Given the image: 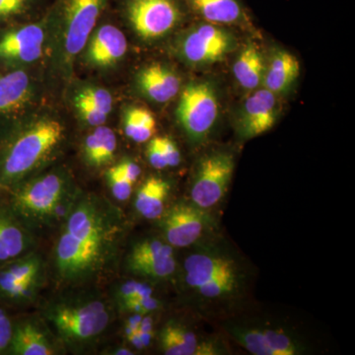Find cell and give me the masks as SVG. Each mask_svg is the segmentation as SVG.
Returning a JSON list of instances; mask_svg holds the SVG:
<instances>
[{
	"mask_svg": "<svg viewBox=\"0 0 355 355\" xmlns=\"http://www.w3.org/2000/svg\"><path fill=\"white\" fill-rule=\"evenodd\" d=\"M121 233V214L113 205L93 195L78 197L55 244L60 279L80 282L101 272L113 260Z\"/></svg>",
	"mask_w": 355,
	"mask_h": 355,
	"instance_id": "1",
	"label": "cell"
},
{
	"mask_svg": "<svg viewBox=\"0 0 355 355\" xmlns=\"http://www.w3.org/2000/svg\"><path fill=\"white\" fill-rule=\"evenodd\" d=\"M10 120L0 132V191H9L34 176L65 139L64 123L50 112Z\"/></svg>",
	"mask_w": 355,
	"mask_h": 355,
	"instance_id": "2",
	"label": "cell"
},
{
	"mask_svg": "<svg viewBox=\"0 0 355 355\" xmlns=\"http://www.w3.org/2000/svg\"><path fill=\"white\" fill-rule=\"evenodd\" d=\"M112 0H55L46 14L51 58L58 73L69 77L98 20Z\"/></svg>",
	"mask_w": 355,
	"mask_h": 355,
	"instance_id": "3",
	"label": "cell"
},
{
	"mask_svg": "<svg viewBox=\"0 0 355 355\" xmlns=\"http://www.w3.org/2000/svg\"><path fill=\"white\" fill-rule=\"evenodd\" d=\"M8 193L9 207L31 230L64 220L79 197L72 178L60 169L29 178Z\"/></svg>",
	"mask_w": 355,
	"mask_h": 355,
	"instance_id": "4",
	"label": "cell"
},
{
	"mask_svg": "<svg viewBox=\"0 0 355 355\" xmlns=\"http://www.w3.org/2000/svg\"><path fill=\"white\" fill-rule=\"evenodd\" d=\"M46 317L70 345L91 342L106 330L110 322L108 308L100 300L58 303L46 310Z\"/></svg>",
	"mask_w": 355,
	"mask_h": 355,
	"instance_id": "5",
	"label": "cell"
},
{
	"mask_svg": "<svg viewBox=\"0 0 355 355\" xmlns=\"http://www.w3.org/2000/svg\"><path fill=\"white\" fill-rule=\"evenodd\" d=\"M176 114L189 139L193 142L203 141L218 118V96L214 84L205 80L189 83L180 97Z\"/></svg>",
	"mask_w": 355,
	"mask_h": 355,
	"instance_id": "6",
	"label": "cell"
},
{
	"mask_svg": "<svg viewBox=\"0 0 355 355\" xmlns=\"http://www.w3.org/2000/svg\"><path fill=\"white\" fill-rule=\"evenodd\" d=\"M237 46L235 37L221 25L198 23L187 30L175 44L178 57L191 65L220 62Z\"/></svg>",
	"mask_w": 355,
	"mask_h": 355,
	"instance_id": "7",
	"label": "cell"
},
{
	"mask_svg": "<svg viewBox=\"0 0 355 355\" xmlns=\"http://www.w3.org/2000/svg\"><path fill=\"white\" fill-rule=\"evenodd\" d=\"M123 15L140 38L167 36L184 17L182 0H123Z\"/></svg>",
	"mask_w": 355,
	"mask_h": 355,
	"instance_id": "8",
	"label": "cell"
},
{
	"mask_svg": "<svg viewBox=\"0 0 355 355\" xmlns=\"http://www.w3.org/2000/svg\"><path fill=\"white\" fill-rule=\"evenodd\" d=\"M48 35L46 16L37 22L0 28V64L10 70L38 62L43 57Z\"/></svg>",
	"mask_w": 355,
	"mask_h": 355,
	"instance_id": "9",
	"label": "cell"
},
{
	"mask_svg": "<svg viewBox=\"0 0 355 355\" xmlns=\"http://www.w3.org/2000/svg\"><path fill=\"white\" fill-rule=\"evenodd\" d=\"M234 167V157L225 151L205 156L198 163L191 184V202L202 209L216 205L227 193Z\"/></svg>",
	"mask_w": 355,
	"mask_h": 355,
	"instance_id": "10",
	"label": "cell"
},
{
	"mask_svg": "<svg viewBox=\"0 0 355 355\" xmlns=\"http://www.w3.org/2000/svg\"><path fill=\"white\" fill-rule=\"evenodd\" d=\"M42 260L27 253L0 266V297L12 302L31 300L42 280Z\"/></svg>",
	"mask_w": 355,
	"mask_h": 355,
	"instance_id": "11",
	"label": "cell"
},
{
	"mask_svg": "<svg viewBox=\"0 0 355 355\" xmlns=\"http://www.w3.org/2000/svg\"><path fill=\"white\" fill-rule=\"evenodd\" d=\"M209 224V216L205 209L193 202H180L163 217L162 229L168 244L184 248L197 242Z\"/></svg>",
	"mask_w": 355,
	"mask_h": 355,
	"instance_id": "12",
	"label": "cell"
},
{
	"mask_svg": "<svg viewBox=\"0 0 355 355\" xmlns=\"http://www.w3.org/2000/svg\"><path fill=\"white\" fill-rule=\"evenodd\" d=\"M279 113L277 95L266 88L254 91L245 101L240 112L238 119L240 137L251 139L268 132L277 123Z\"/></svg>",
	"mask_w": 355,
	"mask_h": 355,
	"instance_id": "13",
	"label": "cell"
},
{
	"mask_svg": "<svg viewBox=\"0 0 355 355\" xmlns=\"http://www.w3.org/2000/svg\"><path fill=\"white\" fill-rule=\"evenodd\" d=\"M184 270L186 284L195 291L210 280L241 279L239 268L231 257L210 250L190 254L184 261Z\"/></svg>",
	"mask_w": 355,
	"mask_h": 355,
	"instance_id": "14",
	"label": "cell"
},
{
	"mask_svg": "<svg viewBox=\"0 0 355 355\" xmlns=\"http://www.w3.org/2000/svg\"><path fill=\"white\" fill-rule=\"evenodd\" d=\"M83 51L87 64L109 69L118 64L127 53V38L116 26L103 24L91 34Z\"/></svg>",
	"mask_w": 355,
	"mask_h": 355,
	"instance_id": "15",
	"label": "cell"
},
{
	"mask_svg": "<svg viewBox=\"0 0 355 355\" xmlns=\"http://www.w3.org/2000/svg\"><path fill=\"white\" fill-rule=\"evenodd\" d=\"M34 93V83L24 69L0 74V121L19 116L31 104Z\"/></svg>",
	"mask_w": 355,
	"mask_h": 355,
	"instance_id": "16",
	"label": "cell"
},
{
	"mask_svg": "<svg viewBox=\"0 0 355 355\" xmlns=\"http://www.w3.org/2000/svg\"><path fill=\"white\" fill-rule=\"evenodd\" d=\"M31 229L7 205H0V266L29 253Z\"/></svg>",
	"mask_w": 355,
	"mask_h": 355,
	"instance_id": "17",
	"label": "cell"
},
{
	"mask_svg": "<svg viewBox=\"0 0 355 355\" xmlns=\"http://www.w3.org/2000/svg\"><path fill=\"white\" fill-rule=\"evenodd\" d=\"M140 92L155 103L171 101L181 90V78L171 67L153 64L144 67L137 76Z\"/></svg>",
	"mask_w": 355,
	"mask_h": 355,
	"instance_id": "18",
	"label": "cell"
},
{
	"mask_svg": "<svg viewBox=\"0 0 355 355\" xmlns=\"http://www.w3.org/2000/svg\"><path fill=\"white\" fill-rule=\"evenodd\" d=\"M299 74L300 64L295 55L287 51L277 50L266 65L263 84L273 94H284L295 83Z\"/></svg>",
	"mask_w": 355,
	"mask_h": 355,
	"instance_id": "19",
	"label": "cell"
},
{
	"mask_svg": "<svg viewBox=\"0 0 355 355\" xmlns=\"http://www.w3.org/2000/svg\"><path fill=\"white\" fill-rule=\"evenodd\" d=\"M207 22L217 25L242 24L248 16L240 0H183Z\"/></svg>",
	"mask_w": 355,
	"mask_h": 355,
	"instance_id": "20",
	"label": "cell"
},
{
	"mask_svg": "<svg viewBox=\"0 0 355 355\" xmlns=\"http://www.w3.org/2000/svg\"><path fill=\"white\" fill-rule=\"evenodd\" d=\"M7 354L13 355H53L57 354L53 345L43 331L32 322L13 324Z\"/></svg>",
	"mask_w": 355,
	"mask_h": 355,
	"instance_id": "21",
	"label": "cell"
},
{
	"mask_svg": "<svg viewBox=\"0 0 355 355\" xmlns=\"http://www.w3.org/2000/svg\"><path fill=\"white\" fill-rule=\"evenodd\" d=\"M265 71V60L258 46L253 43L245 44L233 65L237 83L246 90H254L263 84Z\"/></svg>",
	"mask_w": 355,
	"mask_h": 355,
	"instance_id": "22",
	"label": "cell"
},
{
	"mask_svg": "<svg viewBox=\"0 0 355 355\" xmlns=\"http://www.w3.org/2000/svg\"><path fill=\"white\" fill-rule=\"evenodd\" d=\"M170 184L160 177H150L137 191L135 209L146 219H157L162 216L165 203L169 196Z\"/></svg>",
	"mask_w": 355,
	"mask_h": 355,
	"instance_id": "23",
	"label": "cell"
},
{
	"mask_svg": "<svg viewBox=\"0 0 355 355\" xmlns=\"http://www.w3.org/2000/svg\"><path fill=\"white\" fill-rule=\"evenodd\" d=\"M116 150V137L113 130L100 125L86 137L83 155L86 163L92 167H103L113 161Z\"/></svg>",
	"mask_w": 355,
	"mask_h": 355,
	"instance_id": "24",
	"label": "cell"
},
{
	"mask_svg": "<svg viewBox=\"0 0 355 355\" xmlns=\"http://www.w3.org/2000/svg\"><path fill=\"white\" fill-rule=\"evenodd\" d=\"M161 349L167 355H196L198 342L193 331L169 322L160 334Z\"/></svg>",
	"mask_w": 355,
	"mask_h": 355,
	"instance_id": "25",
	"label": "cell"
},
{
	"mask_svg": "<svg viewBox=\"0 0 355 355\" xmlns=\"http://www.w3.org/2000/svg\"><path fill=\"white\" fill-rule=\"evenodd\" d=\"M123 130L125 135L133 141L146 142L153 137L156 121L150 111L139 107H132L123 116Z\"/></svg>",
	"mask_w": 355,
	"mask_h": 355,
	"instance_id": "26",
	"label": "cell"
},
{
	"mask_svg": "<svg viewBox=\"0 0 355 355\" xmlns=\"http://www.w3.org/2000/svg\"><path fill=\"white\" fill-rule=\"evenodd\" d=\"M41 0H0V28L17 24L36 12Z\"/></svg>",
	"mask_w": 355,
	"mask_h": 355,
	"instance_id": "27",
	"label": "cell"
},
{
	"mask_svg": "<svg viewBox=\"0 0 355 355\" xmlns=\"http://www.w3.org/2000/svg\"><path fill=\"white\" fill-rule=\"evenodd\" d=\"M230 333L248 352L254 355H273L261 329L232 326Z\"/></svg>",
	"mask_w": 355,
	"mask_h": 355,
	"instance_id": "28",
	"label": "cell"
},
{
	"mask_svg": "<svg viewBox=\"0 0 355 355\" xmlns=\"http://www.w3.org/2000/svg\"><path fill=\"white\" fill-rule=\"evenodd\" d=\"M172 256H174V251H173L171 245L162 241V240L153 238V239H147L137 243L132 248V252L128 256V265Z\"/></svg>",
	"mask_w": 355,
	"mask_h": 355,
	"instance_id": "29",
	"label": "cell"
},
{
	"mask_svg": "<svg viewBox=\"0 0 355 355\" xmlns=\"http://www.w3.org/2000/svg\"><path fill=\"white\" fill-rule=\"evenodd\" d=\"M176 265L174 256H172L139 261L128 266L130 272L135 275L160 279L171 277L176 270Z\"/></svg>",
	"mask_w": 355,
	"mask_h": 355,
	"instance_id": "30",
	"label": "cell"
},
{
	"mask_svg": "<svg viewBox=\"0 0 355 355\" xmlns=\"http://www.w3.org/2000/svg\"><path fill=\"white\" fill-rule=\"evenodd\" d=\"M265 335L268 347L273 355H296L300 354L301 349L295 340L284 331L277 329H261Z\"/></svg>",
	"mask_w": 355,
	"mask_h": 355,
	"instance_id": "31",
	"label": "cell"
},
{
	"mask_svg": "<svg viewBox=\"0 0 355 355\" xmlns=\"http://www.w3.org/2000/svg\"><path fill=\"white\" fill-rule=\"evenodd\" d=\"M76 95L87 100L103 113L107 114L108 116L111 114L112 109H113V96L106 88L95 85V84H85L78 88Z\"/></svg>",
	"mask_w": 355,
	"mask_h": 355,
	"instance_id": "32",
	"label": "cell"
},
{
	"mask_svg": "<svg viewBox=\"0 0 355 355\" xmlns=\"http://www.w3.org/2000/svg\"><path fill=\"white\" fill-rule=\"evenodd\" d=\"M73 104L79 118L89 127H100L105 125L108 120V114L103 113L99 109L96 108L94 105L83 99L80 96L74 94Z\"/></svg>",
	"mask_w": 355,
	"mask_h": 355,
	"instance_id": "33",
	"label": "cell"
},
{
	"mask_svg": "<svg viewBox=\"0 0 355 355\" xmlns=\"http://www.w3.org/2000/svg\"><path fill=\"white\" fill-rule=\"evenodd\" d=\"M107 181L116 200L125 202L132 195L133 184L121 174L116 165L110 168L107 172Z\"/></svg>",
	"mask_w": 355,
	"mask_h": 355,
	"instance_id": "34",
	"label": "cell"
},
{
	"mask_svg": "<svg viewBox=\"0 0 355 355\" xmlns=\"http://www.w3.org/2000/svg\"><path fill=\"white\" fill-rule=\"evenodd\" d=\"M153 288L146 284L137 282H128L119 288L118 299L120 304L128 301L153 296Z\"/></svg>",
	"mask_w": 355,
	"mask_h": 355,
	"instance_id": "35",
	"label": "cell"
},
{
	"mask_svg": "<svg viewBox=\"0 0 355 355\" xmlns=\"http://www.w3.org/2000/svg\"><path fill=\"white\" fill-rule=\"evenodd\" d=\"M13 324L6 310L0 308V354H7L12 338Z\"/></svg>",
	"mask_w": 355,
	"mask_h": 355,
	"instance_id": "36",
	"label": "cell"
},
{
	"mask_svg": "<svg viewBox=\"0 0 355 355\" xmlns=\"http://www.w3.org/2000/svg\"><path fill=\"white\" fill-rule=\"evenodd\" d=\"M168 167H176L181 163V153L175 142L169 137H158Z\"/></svg>",
	"mask_w": 355,
	"mask_h": 355,
	"instance_id": "37",
	"label": "cell"
},
{
	"mask_svg": "<svg viewBox=\"0 0 355 355\" xmlns=\"http://www.w3.org/2000/svg\"><path fill=\"white\" fill-rule=\"evenodd\" d=\"M147 157H148L150 165L155 169L162 170L168 167L164 154H163L160 144H159L158 137L151 139L149 142L148 147H147Z\"/></svg>",
	"mask_w": 355,
	"mask_h": 355,
	"instance_id": "38",
	"label": "cell"
},
{
	"mask_svg": "<svg viewBox=\"0 0 355 355\" xmlns=\"http://www.w3.org/2000/svg\"><path fill=\"white\" fill-rule=\"evenodd\" d=\"M121 174L127 178L130 183L135 184L137 181L141 173V169L137 163L133 162L132 160H125L121 162L120 164L116 165Z\"/></svg>",
	"mask_w": 355,
	"mask_h": 355,
	"instance_id": "39",
	"label": "cell"
},
{
	"mask_svg": "<svg viewBox=\"0 0 355 355\" xmlns=\"http://www.w3.org/2000/svg\"><path fill=\"white\" fill-rule=\"evenodd\" d=\"M139 334L141 338L144 347H148L150 345L151 340L153 338V320L150 316L142 317L141 323H140Z\"/></svg>",
	"mask_w": 355,
	"mask_h": 355,
	"instance_id": "40",
	"label": "cell"
},
{
	"mask_svg": "<svg viewBox=\"0 0 355 355\" xmlns=\"http://www.w3.org/2000/svg\"><path fill=\"white\" fill-rule=\"evenodd\" d=\"M144 316V315L135 314L133 316L128 318L125 326V336H128L139 331L140 323H141L142 317Z\"/></svg>",
	"mask_w": 355,
	"mask_h": 355,
	"instance_id": "41",
	"label": "cell"
},
{
	"mask_svg": "<svg viewBox=\"0 0 355 355\" xmlns=\"http://www.w3.org/2000/svg\"><path fill=\"white\" fill-rule=\"evenodd\" d=\"M218 349L214 343H198L196 355H212L218 354Z\"/></svg>",
	"mask_w": 355,
	"mask_h": 355,
	"instance_id": "42",
	"label": "cell"
},
{
	"mask_svg": "<svg viewBox=\"0 0 355 355\" xmlns=\"http://www.w3.org/2000/svg\"><path fill=\"white\" fill-rule=\"evenodd\" d=\"M128 342L130 343V345H133L135 349H144V345H142L141 338H140L139 331L137 333H133L132 335L127 336Z\"/></svg>",
	"mask_w": 355,
	"mask_h": 355,
	"instance_id": "43",
	"label": "cell"
},
{
	"mask_svg": "<svg viewBox=\"0 0 355 355\" xmlns=\"http://www.w3.org/2000/svg\"><path fill=\"white\" fill-rule=\"evenodd\" d=\"M114 354L116 355H132L133 354L130 349H119L114 352Z\"/></svg>",
	"mask_w": 355,
	"mask_h": 355,
	"instance_id": "44",
	"label": "cell"
}]
</instances>
